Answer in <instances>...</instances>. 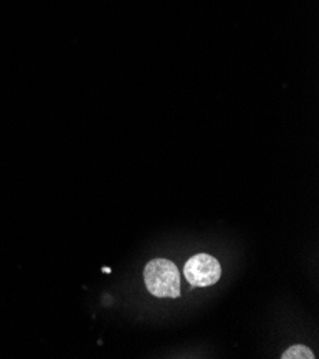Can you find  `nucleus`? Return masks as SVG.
<instances>
[{
    "mask_svg": "<svg viewBox=\"0 0 319 359\" xmlns=\"http://www.w3.org/2000/svg\"><path fill=\"white\" fill-rule=\"evenodd\" d=\"M184 273L192 286L206 288V286L215 285L221 279L222 268L218 259L212 255L196 254L185 264Z\"/></svg>",
    "mask_w": 319,
    "mask_h": 359,
    "instance_id": "obj_2",
    "label": "nucleus"
},
{
    "mask_svg": "<svg viewBox=\"0 0 319 359\" xmlns=\"http://www.w3.org/2000/svg\"><path fill=\"white\" fill-rule=\"evenodd\" d=\"M148 291L156 298H179L181 275L178 268L168 259L156 258L148 262L144 271Z\"/></svg>",
    "mask_w": 319,
    "mask_h": 359,
    "instance_id": "obj_1",
    "label": "nucleus"
},
{
    "mask_svg": "<svg viewBox=\"0 0 319 359\" xmlns=\"http://www.w3.org/2000/svg\"><path fill=\"white\" fill-rule=\"evenodd\" d=\"M282 359H313V352L305 345H294L280 356Z\"/></svg>",
    "mask_w": 319,
    "mask_h": 359,
    "instance_id": "obj_3",
    "label": "nucleus"
}]
</instances>
